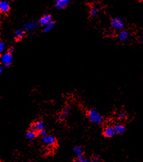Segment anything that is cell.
<instances>
[{
  "label": "cell",
  "mask_w": 143,
  "mask_h": 162,
  "mask_svg": "<svg viewBox=\"0 0 143 162\" xmlns=\"http://www.w3.org/2000/svg\"><path fill=\"white\" fill-rule=\"evenodd\" d=\"M87 117L89 121L93 124L100 125L103 122V118L98 110L96 108H92L87 112Z\"/></svg>",
  "instance_id": "1"
},
{
  "label": "cell",
  "mask_w": 143,
  "mask_h": 162,
  "mask_svg": "<svg viewBox=\"0 0 143 162\" xmlns=\"http://www.w3.org/2000/svg\"><path fill=\"white\" fill-rule=\"evenodd\" d=\"M111 24L112 28L116 31H122L125 28V22L119 17H114L111 21Z\"/></svg>",
  "instance_id": "2"
},
{
  "label": "cell",
  "mask_w": 143,
  "mask_h": 162,
  "mask_svg": "<svg viewBox=\"0 0 143 162\" xmlns=\"http://www.w3.org/2000/svg\"><path fill=\"white\" fill-rule=\"evenodd\" d=\"M13 61V57H12V53L9 52H6L3 53L1 57V65H3L5 67H10L12 64Z\"/></svg>",
  "instance_id": "3"
},
{
  "label": "cell",
  "mask_w": 143,
  "mask_h": 162,
  "mask_svg": "<svg viewBox=\"0 0 143 162\" xmlns=\"http://www.w3.org/2000/svg\"><path fill=\"white\" fill-rule=\"evenodd\" d=\"M41 142L45 146H52L57 143V139L55 136L52 135H47L41 138Z\"/></svg>",
  "instance_id": "4"
},
{
  "label": "cell",
  "mask_w": 143,
  "mask_h": 162,
  "mask_svg": "<svg viewBox=\"0 0 143 162\" xmlns=\"http://www.w3.org/2000/svg\"><path fill=\"white\" fill-rule=\"evenodd\" d=\"M71 0H55V7L58 10H62L70 5Z\"/></svg>",
  "instance_id": "5"
},
{
  "label": "cell",
  "mask_w": 143,
  "mask_h": 162,
  "mask_svg": "<svg viewBox=\"0 0 143 162\" xmlns=\"http://www.w3.org/2000/svg\"><path fill=\"white\" fill-rule=\"evenodd\" d=\"M52 21H53L52 16L50 14H45L39 20V24L40 26L44 27Z\"/></svg>",
  "instance_id": "6"
},
{
  "label": "cell",
  "mask_w": 143,
  "mask_h": 162,
  "mask_svg": "<svg viewBox=\"0 0 143 162\" xmlns=\"http://www.w3.org/2000/svg\"><path fill=\"white\" fill-rule=\"evenodd\" d=\"M45 128V124L42 121H37L32 124L31 126V129L34 130L36 132L39 133L40 131L44 130Z\"/></svg>",
  "instance_id": "7"
},
{
  "label": "cell",
  "mask_w": 143,
  "mask_h": 162,
  "mask_svg": "<svg viewBox=\"0 0 143 162\" xmlns=\"http://www.w3.org/2000/svg\"><path fill=\"white\" fill-rule=\"evenodd\" d=\"M115 134H116V132H115L114 128V126H107L103 131V135L106 138H111Z\"/></svg>",
  "instance_id": "8"
},
{
  "label": "cell",
  "mask_w": 143,
  "mask_h": 162,
  "mask_svg": "<svg viewBox=\"0 0 143 162\" xmlns=\"http://www.w3.org/2000/svg\"><path fill=\"white\" fill-rule=\"evenodd\" d=\"M38 23L35 21H30L26 22L24 25V30L26 32H31L37 27Z\"/></svg>",
  "instance_id": "9"
},
{
  "label": "cell",
  "mask_w": 143,
  "mask_h": 162,
  "mask_svg": "<svg viewBox=\"0 0 143 162\" xmlns=\"http://www.w3.org/2000/svg\"><path fill=\"white\" fill-rule=\"evenodd\" d=\"M11 5L9 1L7 0H1L0 2V11L2 13H7L10 11Z\"/></svg>",
  "instance_id": "10"
},
{
  "label": "cell",
  "mask_w": 143,
  "mask_h": 162,
  "mask_svg": "<svg viewBox=\"0 0 143 162\" xmlns=\"http://www.w3.org/2000/svg\"><path fill=\"white\" fill-rule=\"evenodd\" d=\"M73 153L75 154L77 158H84V153L83 148L80 146H76L73 149Z\"/></svg>",
  "instance_id": "11"
},
{
  "label": "cell",
  "mask_w": 143,
  "mask_h": 162,
  "mask_svg": "<svg viewBox=\"0 0 143 162\" xmlns=\"http://www.w3.org/2000/svg\"><path fill=\"white\" fill-rule=\"evenodd\" d=\"M114 128L116 134H118V135H121V134L124 133L125 132V131H126V128H125V126L123 124L120 123L116 124L114 126Z\"/></svg>",
  "instance_id": "12"
},
{
  "label": "cell",
  "mask_w": 143,
  "mask_h": 162,
  "mask_svg": "<svg viewBox=\"0 0 143 162\" xmlns=\"http://www.w3.org/2000/svg\"><path fill=\"white\" fill-rule=\"evenodd\" d=\"M25 30L23 29H18L17 30L16 32H15L14 38L15 39L17 40H20L22 39H23L25 36Z\"/></svg>",
  "instance_id": "13"
},
{
  "label": "cell",
  "mask_w": 143,
  "mask_h": 162,
  "mask_svg": "<svg viewBox=\"0 0 143 162\" xmlns=\"http://www.w3.org/2000/svg\"><path fill=\"white\" fill-rule=\"evenodd\" d=\"M130 34L129 32L126 31V30H122L119 32L118 35V38L121 41H125L129 38Z\"/></svg>",
  "instance_id": "14"
},
{
  "label": "cell",
  "mask_w": 143,
  "mask_h": 162,
  "mask_svg": "<svg viewBox=\"0 0 143 162\" xmlns=\"http://www.w3.org/2000/svg\"><path fill=\"white\" fill-rule=\"evenodd\" d=\"M37 132L33 130H29L26 131V138L28 139V140H34L35 138L37 137Z\"/></svg>",
  "instance_id": "15"
},
{
  "label": "cell",
  "mask_w": 143,
  "mask_h": 162,
  "mask_svg": "<svg viewBox=\"0 0 143 162\" xmlns=\"http://www.w3.org/2000/svg\"><path fill=\"white\" fill-rule=\"evenodd\" d=\"M55 25V22L52 21L50 22V23L47 24L46 26H45L44 28H43V32L48 33V32H50V31H52V30L54 28Z\"/></svg>",
  "instance_id": "16"
},
{
  "label": "cell",
  "mask_w": 143,
  "mask_h": 162,
  "mask_svg": "<svg viewBox=\"0 0 143 162\" xmlns=\"http://www.w3.org/2000/svg\"><path fill=\"white\" fill-rule=\"evenodd\" d=\"M70 112V108L69 107H65L60 114L59 118L60 119H65L69 115Z\"/></svg>",
  "instance_id": "17"
},
{
  "label": "cell",
  "mask_w": 143,
  "mask_h": 162,
  "mask_svg": "<svg viewBox=\"0 0 143 162\" xmlns=\"http://www.w3.org/2000/svg\"><path fill=\"white\" fill-rule=\"evenodd\" d=\"M98 12H99V10L97 7H92L90 11V16L91 17H95L97 16V14H98Z\"/></svg>",
  "instance_id": "18"
},
{
  "label": "cell",
  "mask_w": 143,
  "mask_h": 162,
  "mask_svg": "<svg viewBox=\"0 0 143 162\" xmlns=\"http://www.w3.org/2000/svg\"><path fill=\"white\" fill-rule=\"evenodd\" d=\"M73 162H92V161L91 160H90V159H89L87 158H83L76 159L75 160H74Z\"/></svg>",
  "instance_id": "19"
},
{
  "label": "cell",
  "mask_w": 143,
  "mask_h": 162,
  "mask_svg": "<svg viewBox=\"0 0 143 162\" xmlns=\"http://www.w3.org/2000/svg\"><path fill=\"white\" fill-rule=\"evenodd\" d=\"M5 47H6L5 43L4 42H1V43H0V53H1V54L3 53L5 49Z\"/></svg>",
  "instance_id": "20"
},
{
  "label": "cell",
  "mask_w": 143,
  "mask_h": 162,
  "mask_svg": "<svg viewBox=\"0 0 143 162\" xmlns=\"http://www.w3.org/2000/svg\"><path fill=\"white\" fill-rule=\"evenodd\" d=\"M38 133H39V135L41 136V137H44V136H46L48 135V132H47V131L45 130V129H44V130H42L41 131H40Z\"/></svg>",
  "instance_id": "21"
},
{
  "label": "cell",
  "mask_w": 143,
  "mask_h": 162,
  "mask_svg": "<svg viewBox=\"0 0 143 162\" xmlns=\"http://www.w3.org/2000/svg\"><path fill=\"white\" fill-rule=\"evenodd\" d=\"M100 161H101V158L100 156L99 155H95L93 157V159H91L92 162H100Z\"/></svg>",
  "instance_id": "22"
},
{
  "label": "cell",
  "mask_w": 143,
  "mask_h": 162,
  "mask_svg": "<svg viewBox=\"0 0 143 162\" xmlns=\"http://www.w3.org/2000/svg\"><path fill=\"white\" fill-rule=\"evenodd\" d=\"M118 117H119V119H124L126 117V115L124 113H121L119 115Z\"/></svg>",
  "instance_id": "23"
},
{
  "label": "cell",
  "mask_w": 143,
  "mask_h": 162,
  "mask_svg": "<svg viewBox=\"0 0 143 162\" xmlns=\"http://www.w3.org/2000/svg\"><path fill=\"white\" fill-rule=\"evenodd\" d=\"M4 67H5V66H3V65H0V73H1H1L3 72V71Z\"/></svg>",
  "instance_id": "24"
},
{
  "label": "cell",
  "mask_w": 143,
  "mask_h": 162,
  "mask_svg": "<svg viewBox=\"0 0 143 162\" xmlns=\"http://www.w3.org/2000/svg\"><path fill=\"white\" fill-rule=\"evenodd\" d=\"M13 51H14L13 47H9V49H8V52L12 53V52H13Z\"/></svg>",
  "instance_id": "25"
},
{
  "label": "cell",
  "mask_w": 143,
  "mask_h": 162,
  "mask_svg": "<svg viewBox=\"0 0 143 162\" xmlns=\"http://www.w3.org/2000/svg\"><path fill=\"white\" fill-rule=\"evenodd\" d=\"M142 41H143V35H142Z\"/></svg>",
  "instance_id": "26"
}]
</instances>
